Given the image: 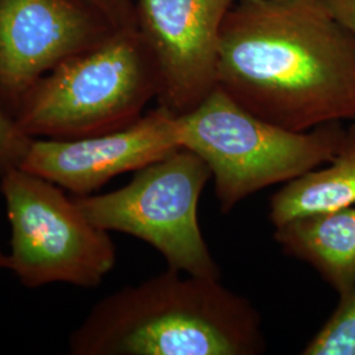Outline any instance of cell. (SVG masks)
<instances>
[{
  "label": "cell",
  "instance_id": "cell-1",
  "mask_svg": "<svg viewBox=\"0 0 355 355\" xmlns=\"http://www.w3.org/2000/svg\"><path fill=\"white\" fill-rule=\"evenodd\" d=\"M217 87L296 132L355 120V37L320 0H234Z\"/></svg>",
  "mask_w": 355,
  "mask_h": 355
},
{
  "label": "cell",
  "instance_id": "cell-2",
  "mask_svg": "<svg viewBox=\"0 0 355 355\" xmlns=\"http://www.w3.org/2000/svg\"><path fill=\"white\" fill-rule=\"evenodd\" d=\"M73 355H259L262 316L220 279L173 268L103 297L67 340Z\"/></svg>",
  "mask_w": 355,
  "mask_h": 355
},
{
  "label": "cell",
  "instance_id": "cell-3",
  "mask_svg": "<svg viewBox=\"0 0 355 355\" xmlns=\"http://www.w3.org/2000/svg\"><path fill=\"white\" fill-rule=\"evenodd\" d=\"M157 98L155 67L139 31H116L42 76L13 119L29 139H80L132 125Z\"/></svg>",
  "mask_w": 355,
  "mask_h": 355
},
{
  "label": "cell",
  "instance_id": "cell-4",
  "mask_svg": "<svg viewBox=\"0 0 355 355\" xmlns=\"http://www.w3.org/2000/svg\"><path fill=\"white\" fill-rule=\"evenodd\" d=\"M178 117L180 146L209 167L224 215L259 191L328 164L346 130L343 121L304 132L279 127L249 112L218 87Z\"/></svg>",
  "mask_w": 355,
  "mask_h": 355
},
{
  "label": "cell",
  "instance_id": "cell-5",
  "mask_svg": "<svg viewBox=\"0 0 355 355\" xmlns=\"http://www.w3.org/2000/svg\"><path fill=\"white\" fill-rule=\"evenodd\" d=\"M0 193L11 232L6 270L23 287L96 288L114 270L110 232L91 223L62 187L13 166L0 175Z\"/></svg>",
  "mask_w": 355,
  "mask_h": 355
},
{
  "label": "cell",
  "instance_id": "cell-6",
  "mask_svg": "<svg viewBox=\"0 0 355 355\" xmlns=\"http://www.w3.org/2000/svg\"><path fill=\"white\" fill-rule=\"evenodd\" d=\"M212 179L203 159L179 146L135 171L130 182L105 193L76 196L91 223L146 242L167 268L220 279L221 271L204 240L198 208Z\"/></svg>",
  "mask_w": 355,
  "mask_h": 355
},
{
  "label": "cell",
  "instance_id": "cell-7",
  "mask_svg": "<svg viewBox=\"0 0 355 355\" xmlns=\"http://www.w3.org/2000/svg\"><path fill=\"white\" fill-rule=\"evenodd\" d=\"M234 0H133L158 78V105L187 114L217 89L221 29Z\"/></svg>",
  "mask_w": 355,
  "mask_h": 355
},
{
  "label": "cell",
  "instance_id": "cell-8",
  "mask_svg": "<svg viewBox=\"0 0 355 355\" xmlns=\"http://www.w3.org/2000/svg\"><path fill=\"white\" fill-rule=\"evenodd\" d=\"M114 32L85 0H0V105L13 117L42 76Z\"/></svg>",
  "mask_w": 355,
  "mask_h": 355
},
{
  "label": "cell",
  "instance_id": "cell-9",
  "mask_svg": "<svg viewBox=\"0 0 355 355\" xmlns=\"http://www.w3.org/2000/svg\"><path fill=\"white\" fill-rule=\"evenodd\" d=\"M179 146L178 114L158 105L132 125L110 133L67 140L32 139L19 166L76 196H87Z\"/></svg>",
  "mask_w": 355,
  "mask_h": 355
},
{
  "label": "cell",
  "instance_id": "cell-10",
  "mask_svg": "<svg viewBox=\"0 0 355 355\" xmlns=\"http://www.w3.org/2000/svg\"><path fill=\"white\" fill-rule=\"evenodd\" d=\"M283 253L312 267L340 296L355 287V205L274 227Z\"/></svg>",
  "mask_w": 355,
  "mask_h": 355
},
{
  "label": "cell",
  "instance_id": "cell-11",
  "mask_svg": "<svg viewBox=\"0 0 355 355\" xmlns=\"http://www.w3.org/2000/svg\"><path fill=\"white\" fill-rule=\"evenodd\" d=\"M355 205V120L346 127L343 142L325 167H318L286 183L270 198L274 227L302 216Z\"/></svg>",
  "mask_w": 355,
  "mask_h": 355
},
{
  "label": "cell",
  "instance_id": "cell-12",
  "mask_svg": "<svg viewBox=\"0 0 355 355\" xmlns=\"http://www.w3.org/2000/svg\"><path fill=\"white\" fill-rule=\"evenodd\" d=\"M300 354L355 355V287L340 296L331 315Z\"/></svg>",
  "mask_w": 355,
  "mask_h": 355
},
{
  "label": "cell",
  "instance_id": "cell-13",
  "mask_svg": "<svg viewBox=\"0 0 355 355\" xmlns=\"http://www.w3.org/2000/svg\"><path fill=\"white\" fill-rule=\"evenodd\" d=\"M32 139L17 127L15 119L0 105V175L20 165Z\"/></svg>",
  "mask_w": 355,
  "mask_h": 355
},
{
  "label": "cell",
  "instance_id": "cell-14",
  "mask_svg": "<svg viewBox=\"0 0 355 355\" xmlns=\"http://www.w3.org/2000/svg\"><path fill=\"white\" fill-rule=\"evenodd\" d=\"M94 7L114 31L137 29L133 0H85Z\"/></svg>",
  "mask_w": 355,
  "mask_h": 355
},
{
  "label": "cell",
  "instance_id": "cell-15",
  "mask_svg": "<svg viewBox=\"0 0 355 355\" xmlns=\"http://www.w3.org/2000/svg\"><path fill=\"white\" fill-rule=\"evenodd\" d=\"M355 37V0H320Z\"/></svg>",
  "mask_w": 355,
  "mask_h": 355
},
{
  "label": "cell",
  "instance_id": "cell-16",
  "mask_svg": "<svg viewBox=\"0 0 355 355\" xmlns=\"http://www.w3.org/2000/svg\"><path fill=\"white\" fill-rule=\"evenodd\" d=\"M6 266H7V253H4L0 249V270H6Z\"/></svg>",
  "mask_w": 355,
  "mask_h": 355
}]
</instances>
